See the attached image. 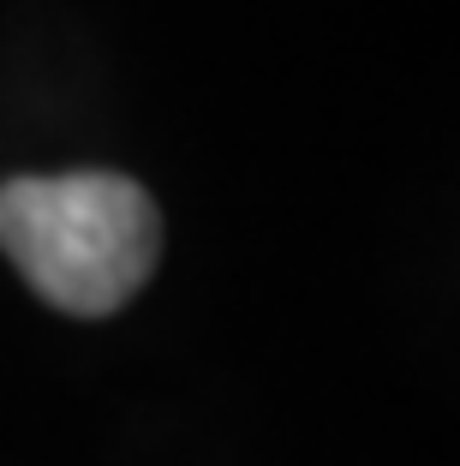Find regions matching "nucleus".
<instances>
[{"label":"nucleus","instance_id":"1","mask_svg":"<svg viewBox=\"0 0 460 466\" xmlns=\"http://www.w3.org/2000/svg\"><path fill=\"white\" fill-rule=\"evenodd\" d=\"M0 251L72 317H108L162 258V216L126 174H42L0 186Z\"/></svg>","mask_w":460,"mask_h":466}]
</instances>
